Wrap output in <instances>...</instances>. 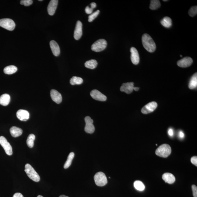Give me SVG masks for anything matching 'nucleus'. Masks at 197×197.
I'll list each match as a JSON object with an SVG mask.
<instances>
[{
  "instance_id": "f257e3e1",
  "label": "nucleus",
  "mask_w": 197,
  "mask_h": 197,
  "mask_svg": "<svg viewBox=\"0 0 197 197\" xmlns=\"http://www.w3.org/2000/svg\"><path fill=\"white\" fill-rule=\"evenodd\" d=\"M143 47L149 52L152 53L155 51L156 45L150 35L145 33L143 35L142 38Z\"/></svg>"
},
{
  "instance_id": "f03ea898",
  "label": "nucleus",
  "mask_w": 197,
  "mask_h": 197,
  "mask_svg": "<svg viewBox=\"0 0 197 197\" xmlns=\"http://www.w3.org/2000/svg\"><path fill=\"white\" fill-rule=\"evenodd\" d=\"M25 172L27 176L33 181L38 182L40 181V177L32 166L29 164H26L25 166Z\"/></svg>"
},
{
  "instance_id": "7ed1b4c3",
  "label": "nucleus",
  "mask_w": 197,
  "mask_h": 197,
  "mask_svg": "<svg viewBox=\"0 0 197 197\" xmlns=\"http://www.w3.org/2000/svg\"><path fill=\"white\" fill-rule=\"evenodd\" d=\"M171 148L169 145L163 144L160 146L156 150V155L160 157L166 158L168 157L171 153Z\"/></svg>"
},
{
  "instance_id": "20e7f679",
  "label": "nucleus",
  "mask_w": 197,
  "mask_h": 197,
  "mask_svg": "<svg viewBox=\"0 0 197 197\" xmlns=\"http://www.w3.org/2000/svg\"><path fill=\"white\" fill-rule=\"evenodd\" d=\"M96 185L99 187H103L107 183V178L105 174L102 172L97 173L94 177Z\"/></svg>"
},
{
  "instance_id": "39448f33",
  "label": "nucleus",
  "mask_w": 197,
  "mask_h": 197,
  "mask_svg": "<svg viewBox=\"0 0 197 197\" xmlns=\"http://www.w3.org/2000/svg\"><path fill=\"white\" fill-rule=\"evenodd\" d=\"M107 46V42L104 39H99L95 42L91 46L92 51L95 52H100L105 49Z\"/></svg>"
},
{
  "instance_id": "423d86ee",
  "label": "nucleus",
  "mask_w": 197,
  "mask_h": 197,
  "mask_svg": "<svg viewBox=\"0 0 197 197\" xmlns=\"http://www.w3.org/2000/svg\"><path fill=\"white\" fill-rule=\"evenodd\" d=\"M0 26L9 31L14 30L16 24L12 20L9 18H4L0 19Z\"/></svg>"
},
{
  "instance_id": "0eeeda50",
  "label": "nucleus",
  "mask_w": 197,
  "mask_h": 197,
  "mask_svg": "<svg viewBox=\"0 0 197 197\" xmlns=\"http://www.w3.org/2000/svg\"><path fill=\"white\" fill-rule=\"evenodd\" d=\"M0 144L2 146L5 150V153L9 156H11L12 154V146L7 140L3 136L0 137Z\"/></svg>"
},
{
  "instance_id": "6e6552de",
  "label": "nucleus",
  "mask_w": 197,
  "mask_h": 197,
  "mask_svg": "<svg viewBox=\"0 0 197 197\" xmlns=\"http://www.w3.org/2000/svg\"><path fill=\"white\" fill-rule=\"evenodd\" d=\"M85 121L86 123L84 128L85 131L87 133H93L95 130L94 126L93 124V120L91 117L87 116L85 118Z\"/></svg>"
},
{
  "instance_id": "1a4fd4ad",
  "label": "nucleus",
  "mask_w": 197,
  "mask_h": 197,
  "mask_svg": "<svg viewBox=\"0 0 197 197\" xmlns=\"http://www.w3.org/2000/svg\"><path fill=\"white\" fill-rule=\"evenodd\" d=\"M157 107V103L155 102H151L143 107L141 110L142 113L143 114L152 113L156 110Z\"/></svg>"
},
{
  "instance_id": "9d476101",
  "label": "nucleus",
  "mask_w": 197,
  "mask_h": 197,
  "mask_svg": "<svg viewBox=\"0 0 197 197\" xmlns=\"http://www.w3.org/2000/svg\"><path fill=\"white\" fill-rule=\"evenodd\" d=\"M90 95L92 98L95 100L102 102L105 101L107 99L105 95L97 90H94L92 91L90 93Z\"/></svg>"
},
{
  "instance_id": "9b49d317",
  "label": "nucleus",
  "mask_w": 197,
  "mask_h": 197,
  "mask_svg": "<svg viewBox=\"0 0 197 197\" xmlns=\"http://www.w3.org/2000/svg\"><path fill=\"white\" fill-rule=\"evenodd\" d=\"M131 59L134 65H137L139 62V56L137 49L134 47H132L130 49Z\"/></svg>"
},
{
  "instance_id": "f8f14e48",
  "label": "nucleus",
  "mask_w": 197,
  "mask_h": 197,
  "mask_svg": "<svg viewBox=\"0 0 197 197\" xmlns=\"http://www.w3.org/2000/svg\"><path fill=\"white\" fill-rule=\"evenodd\" d=\"M193 63V60L190 57H186L178 62V66L181 68H186L189 67Z\"/></svg>"
},
{
  "instance_id": "ddd939ff",
  "label": "nucleus",
  "mask_w": 197,
  "mask_h": 197,
  "mask_svg": "<svg viewBox=\"0 0 197 197\" xmlns=\"http://www.w3.org/2000/svg\"><path fill=\"white\" fill-rule=\"evenodd\" d=\"M134 86L133 82L124 83L120 88L121 91L125 92L127 94L132 93L133 91Z\"/></svg>"
},
{
  "instance_id": "4468645a",
  "label": "nucleus",
  "mask_w": 197,
  "mask_h": 197,
  "mask_svg": "<svg viewBox=\"0 0 197 197\" xmlns=\"http://www.w3.org/2000/svg\"><path fill=\"white\" fill-rule=\"evenodd\" d=\"M82 35V23L80 21H77L74 31V37L77 40L80 39Z\"/></svg>"
},
{
  "instance_id": "2eb2a0df",
  "label": "nucleus",
  "mask_w": 197,
  "mask_h": 197,
  "mask_svg": "<svg viewBox=\"0 0 197 197\" xmlns=\"http://www.w3.org/2000/svg\"><path fill=\"white\" fill-rule=\"evenodd\" d=\"M58 0H51L47 7V12L49 15L53 16L55 13L58 7Z\"/></svg>"
},
{
  "instance_id": "dca6fc26",
  "label": "nucleus",
  "mask_w": 197,
  "mask_h": 197,
  "mask_svg": "<svg viewBox=\"0 0 197 197\" xmlns=\"http://www.w3.org/2000/svg\"><path fill=\"white\" fill-rule=\"evenodd\" d=\"M51 97L52 100L57 104H60L62 102V95L56 90H51Z\"/></svg>"
},
{
  "instance_id": "f3484780",
  "label": "nucleus",
  "mask_w": 197,
  "mask_h": 197,
  "mask_svg": "<svg viewBox=\"0 0 197 197\" xmlns=\"http://www.w3.org/2000/svg\"><path fill=\"white\" fill-rule=\"evenodd\" d=\"M29 113L26 110H19L16 113V116L20 121H27L29 118Z\"/></svg>"
},
{
  "instance_id": "a211bd4d",
  "label": "nucleus",
  "mask_w": 197,
  "mask_h": 197,
  "mask_svg": "<svg viewBox=\"0 0 197 197\" xmlns=\"http://www.w3.org/2000/svg\"><path fill=\"white\" fill-rule=\"evenodd\" d=\"M50 45L53 54L55 56H58L60 53V48L58 44L55 40H52L50 42Z\"/></svg>"
},
{
  "instance_id": "6ab92c4d",
  "label": "nucleus",
  "mask_w": 197,
  "mask_h": 197,
  "mask_svg": "<svg viewBox=\"0 0 197 197\" xmlns=\"http://www.w3.org/2000/svg\"><path fill=\"white\" fill-rule=\"evenodd\" d=\"M162 178L166 183L169 184L174 183L176 180L175 178L174 175L169 173H165L163 174Z\"/></svg>"
},
{
  "instance_id": "aec40b11",
  "label": "nucleus",
  "mask_w": 197,
  "mask_h": 197,
  "mask_svg": "<svg viewBox=\"0 0 197 197\" xmlns=\"http://www.w3.org/2000/svg\"><path fill=\"white\" fill-rule=\"evenodd\" d=\"M11 135L14 137H17L23 134V131L22 129L16 126H13L10 129Z\"/></svg>"
},
{
  "instance_id": "412c9836",
  "label": "nucleus",
  "mask_w": 197,
  "mask_h": 197,
  "mask_svg": "<svg viewBox=\"0 0 197 197\" xmlns=\"http://www.w3.org/2000/svg\"><path fill=\"white\" fill-rule=\"evenodd\" d=\"M10 101V97L8 94H4L0 97V104L3 106H7Z\"/></svg>"
},
{
  "instance_id": "4be33fe9",
  "label": "nucleus",
  "mask_w": 197,
  "mask_h": 197,
  "mask_svg": "<svg viewBox=\"0 0 197 197\" xmlns=\"http://www.w3.org/2000/svg\"><path fill=\"white\" fill-rule=\"evenodd\" d=\"M197 86V73H196L191 77L189 83V89H194Z\"/></svg>"
},
{
  "instance_id": "5701e85b",
  "label": "nucleus",
  "mask_w": 197,
  "mask_h": 197,
  "mask_svg": "<svg viewBox=\"0 0 197 197\" xmlns=\"http://www.w3.org/2000/svg\"><path fill=\"white\" fill-rule=\"evenodd\" d=\"M17 68L14 65L7 66L4 69V72L7 75H12L17 71Z\"/></svg>"
},
{
  "instance_id": "b1692460",
  "label": "nucleus",
  "mask_w": 197,
  "mask_h": 197,
  "mask_svg": "<svg viewBox=\"0 0 197 197\" xmlns=\"http://www.w3.org/2000/svg\"><path fill=\"white\" fill-rule=\"evenodd\" d=\"M160 23L163 26L166 28H169L172 26V20L167 16L164 18Z\"/></svg>"
},
{
  "instance_id": "393cba45",
  "label": "nucleus",
  "mask_w": 197,
  "mask_h": 197,
  "mask_svg": "<svg viewBox=\"0 0 197 197\" xmlns=\"http://www.w3.org/2000/svg\"><path fill=\"white\" fill-rule=\"evenodd\" d=\"M97 62L95 60H91L86 61L85 63V66L88 69H94L97 67Z\"/></svg>"
},
{
  "instance_id": "a878e982",
  "label": "nucleus",
  "mask_w": 197,
  "mask_h": 197,
  "mask_svg": "<svg viewBox=\"0 0 197 197\" xmlns=\"http://www.w3.org/2000/svg\"><path fill=\"white\" fill-rule=\"evenodd\" d=\"M75 156V154L73 152H71L68 156L67 160L64 165V168L67 169L70 166Z\"/></svg>"
},
{
  "instance_id": "bb28decb",
  "label": "nucleus",
  "mask_w": 197,
  "mask_h": 197,
  "mask_svg": "<svg viewBox=\"0 0 197 197\" xmlns=\"http://www.w3.org/2000/svg\"><path fill=\"white\" fill-rule=\"evenodd\" d=\"M35 136L33 134H30L27 137L26 143L27 146L30 148H32L34 146V141Z\"/></svg>"
},
{
  "instance_id": "cd10ccee",
  "label": "nucleus",
  "mask_w": 197,
  "mask_h": 197,
  "mask_svg": "<svg viewBox=\"0 0 197 197\" xmlns=\"http://www.w3.org/2000/svg\"><path fill=\"white\" fill-rule=\"evenodd\" d=\"M134 188L139 191H143L145 189V186L144 184L142 182L137 180L134 182Z\"/></svg>"
},
{
  "instance_id": "c85d7f7f",
  "label": "nucleus",
  "mask_w": 197,
  "mask_h": 197,
  "mask_svg": "<svg viewBox=\"0 0 197 197\" xmlns=\"http://www.w3.org/2000/svg\"><path fill=\"white\" fill-rule=\"evenodd\" d=\"M161 6V3L158 0H152L150 1V9L152 10H155Z\"/></svg>"
},
{
  "instance_id": "c756f323",
  "label": "nucleus",
  "mask_w": 197,
  "mask_h": 197,
  "mask_svg": "<svg viewBox=\"0 0 197 197\" xmlns=\"http://www.w3.org/2000/svg\"><path fill=\"white\" fill-rule=\"evenodd\" d=\"M83 82V80L82 78L76 76L73 77L70 80V83L72 85L82 84Z\"/></svg>"
},
{
  "instance_id": "7c9ffc66",
  "label": "nucleus",
  "mask_w": 197,
  "mask_h": 197,
  "mask_svg": "<svg viewBox=\"0 0 197 197\" xmlns=\"http://www.w3.org/2000/svg\"><path fill=\"white\" fill-rule=\"evenodd\" d=\"M197 14V6H194L191 7L188 11V14L191 17H194Z\"/></svg>"
},
{
  "instance_id": "2f4dec72",
  "label": "nucleus",
  "mask_w": 197,
  "mask_h": 197,
  "mask_svg": "<svg viewBox=\"0 0 197 197\" xmlns=\"http://www.w3.org/2000/svg\"><path fill=\"white\" fill-rule=\"evenodd\" d=\"M99 12H100V11L97 10L96 12H93V13L90 15L89 16V17H88V22H91L93 21L95 18L97 17V16H98L99 14Z\"/></svg>"
},
{
  "instance_id": "473e14b6",
  "label": "nucleus",
  "mask_w": 197,
  "mask_h": 197,
  "mask_svg": "<svg viewBox=\"0 0 197 197\" xmlns=\"http://www.w3.org/2000/svg\"><path fill=\"white\" fill-rule=\"evenodd\" d=\"M33 1L32 0H22L20 2V4L21 5H23L25 6H29L32 5Z\"/></svg>"
},
{
  "instance_id": "72a5a7b5",
  "label": "nucleus",
  "mask_w": 197,
  "mask_h": 197,
  "mask_svg": "<svg viewBox=\"0 0 197 197\" xmlns=\"http://www.w3.org/2000/svg\"><path fill=\"white\" fill-rule=\"evenodd\" d=\"M192 188L193 196H194V197H197V187L195 185H192Z\"/></svg>"
},
{
  "instance_id": "f704fd0d",
  "label": "nucleus",
  "mask_w": 197,
  "mask_h": 197,
  "mask_svg": "<svg viewBox=\"0 0 197 197\" xmlns=\"http://www.w3.org/2000/svg\"><path fill=\"white\" fill-rule=\"evenodd\" d=\"M191 163L195 165L197 167V156H194L191 158Z\"/></svg>"
},
{
  "instance_id": "c9c22d12",
  "label": "nucleus",
  "mask_w": 197,
  "mask_h": 197,
  "mask_svg": "<svg viewBox=\"0 0 197 197\" xmlns=\"http://www.w3.org/2000/svg\"><path fill=\"white\" fill-rule=\"evenodd\" d=\"M93 9L90 8L89 6H87L85 9V12L86 14H91L93 12Z\"/></svg>"
},
{
  "instance_id": "e433bc0d",
  "label": "nucleus",
  "mask_w": 197,
  "mask_h": 197,
  "mask_svg": "<svg viewBox=\"0 0 197 197\" xmlns=\"http://www.w3.org/2000/svg\"><path fill=\"white\" fill-rule=\"evenodd\" d=\"M13 197H24L23 195L20 193H16L14 195Z\"/></svg>"
},
{
  "instance_id": "4c0bfd02",
  "label": "nucleus",
  "mask_w": 197,
  "mask_h": 197,
  "mask_svg": "<svg viewBox=\"0 0 197 197\" xmlns=\"http://www.w3.org/2000/svg\"><path fill=\"white\" fill-rule=\"evenodd\" d=\"M168 134L169 135L172 137L174 135V131L172 128H170L168 130Z\"/></svg>"
},
{
  "instance_id": "58836bf2",
  "label": "nucleus",
  "mask_w": 197,
  "mask_h": 197,
  "mask_svg": "<svg viewBox=\"0 0 197 197\" xmlns=\"http://www.w3.org/2000/svg\"><path fill=\"white\" fill-rule=\"evenodd\" d=\"M179 137L181 138V139H183V138L185 137V134L183 133V132L181 131L179 132Z\"/></svg>"
},
{
  "instance_id": "ea45409f",
  "label": "nucleus",
  "mask_w": 197,
  "mask_h": 197,
  "mask_svg": "<svg viewBox=\"0 0 197 197\" xmlns=\"http://www.w3.org/2000/svg\"><path fill=\"white\" fill-rule=\"evenodd\" d=\"M90 5H91V8L93 9L94 8H95V7L97 6L96 3L95 2H93L91 3V4H90Z\"/></svg>"
},
{
  "instance_id": "a19ab883",
  "label": "nucleus",
  "mask_w": 197,
  "mask_h": 197,
  "mask_svg": "<svg viewBox=\"0 0 197 197\" xmlns=\"http://www.w3.org/2000/svg\"><path fill=\"white\" fill-rule=\"evenodd\" d=\"M139 87H134V90H135V91H139Z\"/></svg>"
},
{
  "instance_id": "79ce46f5",
  "label": "nucleus",
  "mask_w": 197,
  "mask_h": 197,
  "mask_svg": "<svg viewBox=\"0 0 197 197\" xmlns=\"http://www.w3.org/2000/svg\"><path fill=\"white\" fill-rule=\"evenodd\" d=\"M59 197H68L67 196L64 195H60Z\"/></svg>"
},
{
  "instance_id": "37998d69",
  "label": "nucleus",
  "mask_w": 197,
  "mask_h": 197,
  "mask_svg": "<svg viewBox=\"0 0 197 197\" xmlns=\"http://www.w3.org/2000/svg\"><path fill=\"white\" fill-rule=\"evenodd\" d=\"M37 197H44L41 195H38Z\"/></svg>"
},
{
  "instance_id": "c03bdc74",
  "label": "nucleus",
  "mask_w": 197,
  "mask_h": 197,
  "mask_svg": "<svg viewBox=\"0 0 197 197\" xmlns=\"http://www.w3.org/2000/svg\"><path fill=\"white\" fill-rule=\"evenodd\" d=\"M167 1H167V0H165H165H164V1H163L164 2H167Z\"/></svg>"
},
{
  "instance_id": "a18cd8bd",
  "label": "nucleus",
  "mask_w": 197,
  "mask_h": 197,
  "mask_svg": "<svg viewBox=\"0 0 197 197\" xmlns=\"http://www.w3.org/2000/svg\"><path fill=\"white\" fill-rule=\"evenodd\" d=\"M39 1H42V0H39Z\"/></svg>"
},
{
  "instance_id": "49530a36",
  "label": "nucleus",
  "mask_w": 197,
  "mask_h": 197,
  "mask_svg": "<svg viewBox=\"0 0 197 197\" xmlns=\"http://www.w3.org/2000/svg\"><path fill=\"white\" fill-rule=\"evenodd\" d=\"M180 56L181 57H182L183 56H182L181 55H180Z\"/></svg>"
}]
</instances>
